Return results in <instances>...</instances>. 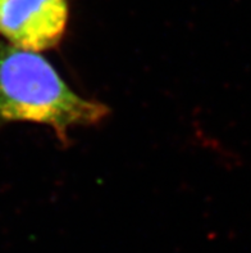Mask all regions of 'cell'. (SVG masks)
<instances>
[{"instance_id": "6da1fadb", "label": "cell", "mask_w": 251, "mask_h": 253, "mask_svg": "<svg viewBox=\"0 0 251 253\" xmlns=\"http://www.w3.org/2000/svg\"><path fill=\"white\" fill-rule=\"evenodd\" d=\"M109 112L104 103L86 99L71 89L41 54L0 44V125L48 126L66 144L71 128L98 125Z\"/></svg>"}, {"instance_id": "7a4b0ae2", "label": "cell", "mask_w": 251, "mask_h": 253, "mask_svg": "<svg viewBox=\"0 0 251 253\" xmlns=\"http://www.w3.org/2000/svg\"><path fill=\"white\" fill-rule=\"evenodd\" d=\"M68 21V0H0V35L23 50L57 48Z\"/></svg>"}]
</instances>
